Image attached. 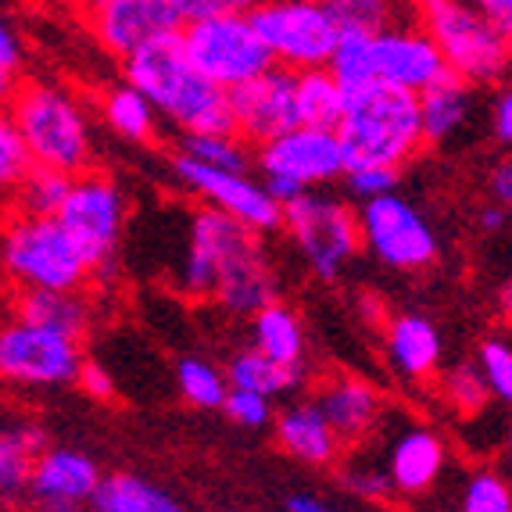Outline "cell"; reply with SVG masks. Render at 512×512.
<instances>
[{"mask_svg": "<svg viewBox=\"0 0 512 512\" xmlns=\"http://www.w3.org/2000/svg\"><path fill=\"white\" fill-rule=\"evenodd\" d=\"M505 462H509V480H512V430H509V444H505Z\"/></svg>", "mask_w": 512, "mask_h": 512, "instance_id": "db71d44e", "label": "cell"}, {"mask_svg": "<svg viewBox=\"0 0 512 512\" xmlns=\"http://www.w3.org/2000/svg\"><path fill=\"white\" fill-rule=\"evenodd\" d=\"M101 484V470H97V462L86 452L47 448L33 466L26 498L51 505H90L97 491H101Z\"/></svg>", "mask_w": 512, "mask_h": 512, "instance_id": "ac0fdd59", "label": "cell"}, {"mask_svg": "<svg viewBox=\"0 0 512 512\" xmlns=\"http://www.w3.org/2000/svg\"><path fill=\"white\" fill-rule=\"evenodd\" d=\"M384 348H387L391 366L402 376H409V380H427L437 369V362H441L444 344H441L437 326L430 323L427 316L402 312V316H394L391 323H387Z\"/></svg>", "mask_w": 512, "mask_h": 512, "instance_id": "603a6c76", "label": "cell"}, {"mask_svg": "<svg viewBox=\"0 0 512 512\" xmlns=\"http://www.w3.org/2000/svg\"><path fill=\"white\" fill-rule=\"evenodd\" d=\"M76 384L83 387L90 398H97V402H108L111 394H115V384H111L108 369H101L97 362H83V373H79Z\"/></svg>", "mask_w": 512, "mask_h": 512, "instance_id": "ee69618b", "label": "cell"}, {"mask_svg": "<svg viewBox=\"0 0 512 512\" xmlns=\"http://www.w3.org/2000/svg\"><path fill=\"white\" fill-rule=\"evenodd\" d=\"M283 233L298 244L308 269L326 283L337 280L344 265L366 248L359 212L344 197L323 190H308L298 201L283 205Z\"/></svg>", "mask_w": 512, "mask_h": 512, "instance_id": "ba28073f", "label": "cell"}, {"mask_svg": "<svg viewBox=\"0 0 512 512\" xmlns=\"http://www.w3.org/2000/svg\"><path fill=\"white\" fill-rule=\"evenodd\" d=\"M176 384H180L183 402L194 405V409H222L233 391L226 369L197 359V355H190V359H183L176 366Z\"/></svg>", "mask_w": 512, "mask_h": 512, "instance_id": "d6a6232c", "label": "cell"}, {"mask_svg": "<svg viewBox=\"0 0 512 512\" xmlns=\"http://www.w3.org/2000/svg\"><path fill=\"white\" fill-rule=\"evenodd\" d=\"M444 470V441L430 427H409L391 441L387 473L398 495H423Z\"/></svg>", "mask_w": 512, "mask_h": 512, "instance_id": "44dd1931", "label": "cell"}, {"mask_svg": "<svg viewBox=\"0 0 512 512\" xmlns=\"http://www.w3.org/2000/svg\"><path fill=\"white\" fill-rule=\"evenodd\" d=\"M462 512H512V480L495 470H477L462 487Z\"/></svg>", "mask_w": 512, "mask_h": 512, "instance_id": "d590c367", "label": "cell"}, {"mask_svg": "<svg viewBox=\"0 0 512 512\" xmlns=\"http://www.w3.org/2000/svg\"><path fill=\"white\" fill-rule=\"evenodd\" d=\"M226 376L240 391H255L265 398H280V394L294 391L301 384V366H287L276 362L273 355H265L262 348H244L226 362Z\"/></svg>", "mask_w": 512, "mask_h": 512, "instance_id": "f1b7e54d", "label": "cell"}, {"mask_svg": "<svg viewBox=\"0 0 512 512\" xmlns=\"http://www.w3.org/2000/svg\"><path fill=\"white\" fill-rule=\"evenodd\" d=\"M330 69L348 94L369 83L402 86L412 94H423L430 83L452 72L444 54L437 51L434 36L419 22L416 26L387 29V33L376 36H341Z\"/></svg>", "mask_w": 512, "mask_h": 512, "instance_id": "3957f363", "label": "cell"}, {"mask_svg": "<svg viewBox=\"0 0 512 512\" xmlns=\"http://www.w3.org/2000/svg\"><path fill=\"white\" fill-rule=\"evenodd\" d=\"M233 512H244V509H233Z\"/></svg>", "mask_w": 512, "mask_h": 512, "instance_id": "9f6ffc18", "label": "cell"}, {"mask_svg": "<svg viewBox=\"0 0 512 512\" xmlns=\"http://www.w3.org/2000/svg\"><path fill=\"white\" fill-rule=\"evenodd\" d=\"M487 190L495 197V205L512 212V154H505L502 162H495V169L487 176Z\"/></svg>", "mask_w": 512, "mask_h": 512, "instance_id": "f6af8a7d", "label": "cell"}, {"mask_svg": "<svg viewBox=\"0 0 512 512\" xmlns=\"http://www.w3.org/2000/svg\"><path fill=\"white\" fill-rule=\"evenodd\" d=\"M0 251L15 291H86L94 280L72 233L47 215L11 212Z\"/></svg>", "mask_w": 512, "mask_h": 512, "instance_id": "8992f818", "label": "cell"}, {"mask_svg": "<svg viewBox=\"0 0 512 512\" xmlns=\"http://www.w3.org/2000/svg\"><path fill=\"white\" fill-rule=\"evenodd\" d=\"M505 222H509V208H502V205H487V208H480V215H477V226L484 233H502Z\"/></svg>", "mask_w": 512, "mask_h": 512, "instance_id": "681fc988", "label": "cell"}, {"mask_svg": "<svg viewBox=\"0 0 512 512\" xmlns=\"http://www.w3.org/2000/svg\"><path fill=\"white\" fill-rule=\"evenodd\" d=\"M180 36L197 69L205 72L212 83H219L222 90H233V86L248 83L258 72L276 65L273 51L258 33L251 11L187 22Z\"/></svg>", "mask_w": 512, "mask_h": 512, "instance_id": "9c48e42d", "label": "cell"}, {"mask_svg": "<svg viewBox=\"0 0 512 512\" xmlns=\"http://www.w3.org/2000/svg\"><path fill=\"white\" fill-rule=\"evenodd\" d=\"M348 144L341 129L294 126L283 137L258 147V169L262 176H283L301 183L305 190H319L333 180L348 176Z\"/></svg>", "mask_w": 512, "mask_h": 512, "instance_id": "2e32d148", "label": "cell"}, {"mask_svg": "<svg viewBox=\"0 0 512 512\" xmlns=\"http://www.w3.org/2000/svg\"><path fill=\"white\" fill-rule=\"evenodd\" d=\"M265 190L280 201V205H291V201H298L301 194H308L301 183H294V180H283V176H265Z\"/></svg>", "mask_w": 512, "mask_h": 512, "instance_id": "c3c4849f", "label": "cell"}, {"mask_svg": "<svg viewBox=\"0 0 512 512\" xmlns=\"http://www.w3.org/2000/svg\"><path fill=\"white\" fill-rule=\"evenodd\" d=\"M359 222L366 251L394 273H423L437 262L441 244H437L434 226L398 190L366 201L359 208Z\"/></svg>", "mask_w": 512, "mask_h": 512, "instance_id": "7c38bea8", "label": "cell"}, {"mask_svg": "<svg viewBox=\"0 0 512 512\" xmlns=\"http://www.w3.org/2000/svg\"><path fill=\"white\" fill-rule=\"evenodd\" d=\"M183 22H201V18L219 15H240V11H255L258 0H172Z\"/></svg>", "mask_w": 512, "mask_h": 512, "instance_id": "b9f144b4", "label": "cell"}, {"mask_svg": "<svg viewBox=\"0 0 512 512\" xmlns=\"http://www.w3.org/2000/svg\"><path fill=\"white\" fill-rule=\"evenodd\" d=\"M26 65V47H22V36L11 26L0 29V79H4V90H15V76Z\"/></svg>", "mask_w": 512, "mask_h": 512, "instance_id": "7bdbcfd3", "label": "cell"}, {"mask_svg": "<svg viewBox=\"0 0 512 512\" xmlns=\"http://www.w3.org/2000/svg\"><path fill=\"white\" fill-rule=\"evenodd\" d=\"M47 430L26 416H15L0 430V495L4 505H18L29 491V477L43 452H47Z\"/></svg>", "mask_w": 512, "mask_h": 512, "instance_id": "7402d4cb", "label": "cell"}, {"mask_svg": "<svg viewBox=\"0 0 512 512\" xmlns=\"http://www.w3.org/2000/svg\"><path fill=\"white\" fill-rule=\"evenodd\" d=\"M273 434L283 452L294 455L298 462H308V466H330L344 452V441L330 427V419L323 416L316 398L283 409L273 423Z\"/></svg>", "mask_w": 512, "mask_h": 512, "instance_id": "ffe728a7", "label": "cell"}, {"mask_svg": "<svg viewBox=\"0 0 512 512\" xmlns=\"http://www.w3.org/2000/svg\"><path fill=\"white\" fill-rule=\"evenodd\" d=\"M283 509H287V512H337V509H330V505L319 502V498H312V495H291L287 502H283Z\"/></svg>", "mask_w": 512, "mask_h": 512, "instance_id": "816d5d0a", "label": "cell"}, {"mask_svg": "<svg viewBox=\"0 0 512 512\" xmlns=\"http://www.w3.org/2000/svg\"><path fill=\"white\" fill-rule=\"evenodd\" d=\"M72 180H76V176H69V172L43 169V165H36L26 180L11 190V212L47 215V219H58L61 205L69 201Z\"/></svg>", "mask_w": 512, "mask_h": 512, "instance_id": "1f68e13d", "label": "cell"}, {"mask_svg": "<svg viewBox=\"0 0 512 512\" xmlns=\"http://www.w3.org/2000/svg\"><path fill=\"white\" fill-rule=\"evenodd\" d=\"M172 176L212 208H222L233 219L248 222L251 230H258L262 237L283 230V205L265 190V183L248 180V172L219 169V165L197 162V158L180 151L172 158Z\"/></svg>", "mask_w": 512, "mask_h": 512, "instance_id": "5bb4252c", "label": "cell"}, {"mask_svg": "<svg viewBox=\"0 0 512 512\" xmlns=\"http://www.w3.org/2000/svg\"><path fill=\"white\" fill-rule=\"evenodd\" d=\"M90 512H187L183 502L162 484L137 473H111L90 502Z\"/></svg>", "mask_w": 512, "mask_h": 512, "instance_id": "d4e9b609", "label": "cell"}, {"mask_svg": "<svg viewBox=\"0 0 512 512\" xmlns=\"http://www.w3.org/2000/svg\"><path fill=\"white\" fill-rule=\"evenodd\" d=\"M312 398L344 444L366 441L384 416V394L362 376H330L326 384L316 387Z\"/></svg>", "mask_w": 512, "mask_h": 512, "instance_id": "d6986e66", "label": "cell"}, {"mask_svg": "<svg viewBox=\"0 0 512 512\" xmlns=\"http://www.w3.org/2000/svg\"><path fill=\"white\" fill-rule=\"evenodd\" d=\"M180 287L190 298H212L230 316H258L276 301V276L262 251V233L222 208H194Z\"/></svg>", "mask_w": 512, "mask_h": 512, "instance_id": "6da1fadb", "label": "cell"}, {"mask_svg": "<svg viewBox=\"0 0 512 512\" xmlns=\"http://www.w3.org/2000/svg\"><path fill=\"white\" fill-rule=\"evenodd\" d=\"M470 4L512 40V0H470Z\"/></svg>", "mask_w": 512, "mask_h": 512, "instance_id": "7dc6e473", "label": "cell"}, {"mask_svg": "<svg viewBox=\"0 0 512 512\" xmlns=\"http://www.w3.org/2000/svg\"><path fill=\"white\" fill-rule=\"evenodd\" d=\"M351 165H391L405 169L427 144L419 94L402 86L369 83L348 94V111L341 122Z\"/></svg>", "mask_w": 512, "mask_h": 512, "instance_id": "5b68a950", "label": "cell"}, {"mask_svg": "<svg viewBox=\"0 0 512 512\" xmlns=\"http://www.w3.org/2000/svg\"><path fill=\"white\" fill-rule=\"evenodd\" d=\"M230 108H233V129H237V137H244L248 144L262 147V144H269V140L283 137L287 129L301 126L298 72L283 69V65L258 72L248 83L233 86Z\"/></svg>", "mask_w": 512, "mask_h": 512, "instance_id": "e0dca14e", "label": "cell"}, {"mask_svg": "<svg viewBox=\"0 0 512 512\" xmlns=\"http://www.w3.org/2000/svg\"><path fill=\"white\" fill-rule=\"evenodd\" d=\"M419 108H423L427 144H444L452 133H459L466 115H470V83L448 72L419 94Z\"/></svg>", "mask_w": 512, "mask_h": 512, "instance_id": "484cf974", "label": "cell"}, {"mask_svg": "<svg viewBox=\"0 0 512 512\" xmlns=\"http://www.w3.org/2000/svg\"><path fill=\"white\" fill-rule=\"evenodd\" d=\"M222 412H226L237 427H248V430H262V427H269V423H276L273 398H265V394H255V391H240V387L230 391Z\"/></svg>", "mask_w": 512, "mask_h": 512, "instance_id": "ab89813d", "label": "cell"}, {"mask_svg": "<svg viewBox=\"0 0 512 512\" xmlns=\"http://www.w3.org/2000/svg\"><path fill=\"white\" fill-rule=\"evenodd\" d=\"M477 366H480V373H484L491 394L512 409V341H505V337H487V341H480Z\"/></svg>", "mask_w": 512, "mask_h": 512, "instance_id": "8d00e7d4", "label": "cell"}, {"mask_svg": "<svg viewBox=\"0 0 512 512\" xmlns=\"http://www.w3.org/2000/svg\"><path fill=\"white\" fill-rule=\"evenodd\" d=\"M122 65H126V83L137 86L154 104V111L180 133H237L230 90H222L197 69L183 47V36L151 43Z\"/></svg>", "mask_w": 512, "mask_h": 512, "instance_id": "7a4b0ae2", "label": "cell"}, {"mask_svg": "<svg viewBox=\"0 0 512 512\" xmlns=\"http://www.w3.org/2000/svg\"><path fill=\"white\" fill-rule=\"evenodd\" d=\"M79 344L65 333L11 319L0 333V373L15 387L76 384L86 362Z\"/></svg>", "mask_w": 512, "mask_h": 512, "instance_id": "4fadbf2b", "label": "cell"}, {"mask_svg": "<svg viewBox=\"0 0 512 512\" xmlns=\"http://www.w3.org/2000/svg\"><path fill=\"white\" fill-rule=\"evenodd\" d=\"M251 319H255V348L273 355L276 362L301 366V359H305V330H301V319L294 308L273 301Z\"/></svg>", "mask_w": 512, "mask_h": 512, "instance_id": "f546056e", "label": "cell"}, {"mask_svg": "<svg viewBox=\"0 0 512 512\" xmlns=\"http://www.w3.org/2000/svg\"><path fill=\"white\" fill-rule=\"evenodd\" d=\"M33 169L36 158L29 151L26 137H22V129L4 115V122H0V183H4V190L11 194Z\"/></svg>", "mask_w": 512, "mask_h": 512, "instance_id": "74e56055", "label": "cell"}, {"mask_svg": "<svg viewBox=\"0 0 512 512\" xmlns=\"http://www.w3.org/2000/svg\"><path fill=\"white\" fill-rule=\"evenodd\" d=\"M8 512H90V505H51V502H33V498H22V502L11 505Z\"/></svg>", "mask_w": 512, "mask_h": 512, "instance_id": "f907efd6", "label": "cell"}, {"mask_svg": "<svg viewBox=\"0 0 512 512\" xmlns=\"http://www.w3.org/2000/svg\"><path fill=\"white\" fill-rule=\"evenodd\" d=\"M344 484H348V491H355L359 498H369V502H391V498L398 495L391 473L373 470V466H362V470L344 473Z\"/></svg>", "mask_w": 512, "mask_h": 512, "instance_id": "60d3db41", "label": "cell"}, {"mask_svg": "<svg viewBox=\"0 0 512 512\" xmlns=\"http://www.w3.org/2000/svg\"><path fill=\"white\" fill-rule=\"evenodd\" d=\"M8 119L22 129L36 165L83 176L94 165V129L86 111L61 86L26 79L8 90Z\"/></svg>", "mask_w": 512, "mask_h": 512, "instance_id": "277c9868", "label": "cell"}, {"mask_svg": "<svg viewBox=\"0 0 512 512\" xmlns=\"http://www.w3.org/2000/svg\"><path fill=\"white\" fill-rule=\"evenodd\" d=\"M419 26L434 36L448 69L470 86L502 83L512 69V40L470 0H434L419 8Z\"/></svg>", "mask_w": 512, "mask_h": 512, "instance_id": "52a82bcc", "label": "cell"}, {"mask_svg": "<svg viewBox=\"0 0 512 512\" xmlns=\"http://www.w3.org/2000/svg\"><path fill=\"white\" fill-rule=\"evenodd\" d=\"M341 36H376L398 26H416L419 11L405 0H326Z\"/></svg>", "mask_w": 512, "mask_h": 512, "instance_id": "4316f807", "label": "cell"}, {"mask_svg": "<svg viewBox=\"0 0 512 512\" xmlns=\"http://www.w3.org/2000/svg\"><path fill=\"white\" fill-rule=\"evenodd\" d=\"M251 18L283 69H323L341 43L326 0H258Z\"/></svg>", "mask_w": 512, "mask_h": 512, "instance_id": "30bf717a", "label": "cell"}, {"mask_svg": "<svg viewBox=\"0 0 512 512\" xmlns=\"http://www.w3.org/2000/svg\"><path fill=\"white\" fill-rule=\"evenodd\" d=\"M419 4H434V0H419Z\"/></svg>", "mask_w": 512, "mask_h": 512, "instance_id": "11a10c76", "label": "cell"}, {"mask_svg": "<svg viewBox=\"0 0 512 512\" xmlns=\"http://www.w3.org/2000/svg\"><path fill=\"white\" fill-rule=\"evenodd\" d=\"M58 222L72 233L90 273L104 276L115 265L122 230H126V197L108 172L90 169L72 180L69 201L61 205Z\"/></svg>", "mask_w": 512, "mask_h": 512, "instance_id": "8fae6325", "label": "cell"}, {"mask_svg": "<svg viewBox=\"0 0 512 512\" xmlns=\"http://www.w3.org/2000/svg\"><path fill=\"white\" fill-rule=\"evenodd\" d=\"M498 312H502V319L512 323V280L502 283V291H498Z\"/></svg>", "mask_w": 512, "mask_h": 512, "instance_id": "f5cc1de1", "label": "cell"}, {"mask_svg": "<svg viewBox=\"0 0 512 512\" xmlns=\"http://www.w3.org/2000/svg\"><path fill=\"white\" fill-rule=\"evenodd\" d=\"M101 115L119 137L133 140V144L154 140L158 111H154V104L147 101L133 83H122V86H115V90H108L101 101Z\"/></svg>", "mask_w": 512, "mask_h": 512, "instance_id": "4dcf8cb0", "label": "cell"}, {"mask_svg": "<svg viewBox=\"0 0 512 512\" xmlns=\"http://www.w3.org/2000/svg\"><path fill=\"white\" fill-rule=\"evenodd\" d=\"M398 180H402V169H391V165H348V194L366 205V201H376V197H387L398 190Z\"/></svg>", "mask_w": 512, "mask_h": 512, "instance_id": "f35d334b", "label": "cell"}, {"mask_svg": "<svg viewBox=\"0 0 512 512\" xmlns=\"http://www.w3.org/2000/svg\"><path fill=\"white\" fill-rule=\"evenodd\" d=\"M180 151L197 158V162L219 165V169H233V172H248L251 165L248 140L237 137V133H183Z\"/></svg>", "mask_w": 512, "mask_h": 512, "instance_id": "836d02e7", "label": "cell"}, {"mask_svg": "<svg viewBox=\"0 0 512 512\" xmlns=\"http://www.w3.org/2000/svg\"><path fill=\"white\" fill-rule=\"evenodd\" d=\"M83 18L94 40L122 61L187 26L172 0H83Z\"/></svg>", "mask_w": 512, "mask_h": 512, "instance_id": "9a60e30c", "label": "cell"}, {"mask_svg": "<svg viewBox=\"0 0 512 512\" xmlns=\"http://www.w3.org/2000/svg\"><path fill=\"white\" fill-rule=\"evenodd\" d=\"M298 111L301 126L341 129L344 111H348V90L333 76L330 65L298 72Z\"/></svg>", "mask_w": 512, "mask_h": 512, "instance_id": "83f0119b", "label": "cell"}, {"mask_svg": "<svg viewBox=\"0 0 512 512\" xmlns=\"http://www.w3.org/2000/svg\"><path fill=\"white\" fill-rule=\"evenodd\" d=\"M491 126H495V137L505 147H512V83L498 90L495 108H491Z\"/></svg>", "mask_w": 512, "mask_h": 512, "instance_id": "bcb514c9", "label": "cell"}, {"mask_svg": "<svg viewBox=\"0 0 512 512\" xmlns=\"http://www.w3.org/2000/svg\"><path fill=\"white\" fill-rule=\"evenodd\" d=\"M441 394L455 412H480L487 405L491 387H487L477 362H462L441 376Z\"/></svg>", "mask_w": 512, "mask_h": 512, "instance_id": "e575fe53", "label": "cell"}, {"mask_svg": "<svg viewBox=\"0 0 512 512\" xmlns=\"http://www.w3.org/2000/svg\"><path fill=\"white\" fill-rule=\"evenodd\" d=\"M11 308H15L11 319L65 333L72 341H83L94 319V308L83 291H15Z\"/></svg>", "mask_w": 512, "mask_h": 512, "instance_id": "cb8c5ba5", "label": "cell"}]
</instances>
